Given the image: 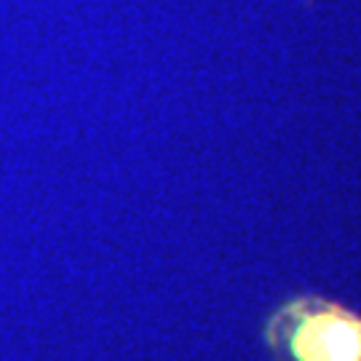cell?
Listing matches in <instances>:
<instances>
[{"label": "cell", "instance_id": "6da1fadb", "mask_svg": "<svg viewBox=\"0 0 361 361\" xmlns=\"http://www.w3.org/2000/svg\"><path fill=\"white\" fill-rule=\"evenodd\" d=\"M276 361H361V316L322 297H297L265 329Z\"/></svg>", "mask_w": 361, "mask_h": 361}]
</instances>
